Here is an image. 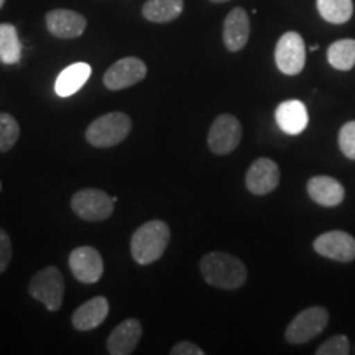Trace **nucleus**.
<instances>
[{
    "label": "nucleus",
    "mask_w": 355,
    "mask_h": 355,
    "mask_svg": "<svg viewBox=\"0 0 355 355\" xmlns=\"http://www.w3.org/2000/svg\"><path fill=\"white\" fill-rule=\"evenodd\" d=\"M242 140V125L234 115L222 114L216 117L207 133V146L216 155L232 153Z\"/></svg>",
    "instance_id": "nucleus-7"
},
{
    "label": "nucleus",
    "mask_w": 355,
    "mask_h": 355,
    "mask_svg": "<svg viewBox=\"0 0 355 355\" xmlns=\"http://www.w3.org/2000/svg\"><path fill=\"white\" fill-rule=\"evenodd\" d=\"M329 324V313L322 306H313L296 316L286 327L285 339L288 344L300 345L318 337Z\"/></svg>",
    "instance_id": "nucleus-6"
},
{
    "label": "nucleus",
    "mask_w": 355,
    "mask_h": 355,
    "mask_svg": "<svg viewBox=\"0 0 355 355\" xmlns=\"http://www.w3.org/2000/svg\"><path fill=\"white\" fill-rule=\"evenodd\" d=\"M248 37H250L248 13L242 7H235L234 10L229 12V15L224 20L222 40H224L225 48L232 53L241 51L247 44Z\"/></svg>",
    "instance_id": "nucleus-15"
},
{
    "label": "nucleus",
    "mask_w": 355,
    "mask_h": 355,
    "mask_svg": "<svg viewBox=\"0 0 355 355\" xmlns=\"http://www.w3.org/2000/svg\"><path fill=\"white\" fill-rule=\"evenodd\" d=\"M12 239L7 234V230L0 227V275H2L8 268L12 261Z\"/></svg>",
    "instance_id": "nucleus-27"
},
{
    "label": "nucleus",
    "mask_w": 355,
    "mask_h": 355,
    "mask_svg": "<svg viewBox=\"0 0 355 355\" xmlns=\"http://www.w3.org/2000/svg\"><path fill=\"white\" fill-rule=\"evenodd\" d=\"M0 191H2V181H0Z\"/></svg>",
    "instance_id": "nucleus-31"
},
{
    "label": "nucleus",
    "mask_w": 355,
    "mask_h": 355,
    "mask_svg": "<svg viewBox=\"0 0 355 355\" xmlns=\"http://www.w3.org/2000/svg\"><path fill=\"white\" fill-rule=\"evenodd\" d=\"M339 148L349 159H355V121L347 122L339 130Z\"/></svg>",
    "instance_id": "nucleus-26"
},
{
    "label": "nucleus",
    "mask_w": 355,
    "mask_h": 355,
    "mask_svg": "<svg viewBox=\"0 0 355 355\" xmlns=\"http://www.w3.org/2000/svg\"><path fill=\"white\" fill-rule=\"evenodd\" d=\"M3 3H6V0H0V8L3 7Z\"/></svg>",
    "instance_id": "nucleus-30"
},
{
    "label": "nucleus",
    "mask_w": 355,
    "mask_h": 355,
    "mask_svg": "<svg viewBox=\"0 0 355 355\" xmlns=\"http://www.w3.org/2000/svg\"><path fill=\"white\" fill-rule=\"evenodd\" d=\"M211 2H214V3H224V2H229V0H211Z\"/></svg>",
    "instance_id": "nucleus-29"
},
{
    "label": "nucleus",
    "mask_w": 355,
    "mask_h": 355,
    "mask_svg": "<svg viewBox=\"0 0 355 355\" xmlns=\"http://www.w3.org/2000/svg\"><path fill=\"white\" fill-rule=\"evenodd\" d=\"M278 127L288 135H298L308 127V109L301 101H285L275 110Z\"/></svg>",
    "instance_id": "nucleus-17"
},
{
    "label": "nucleus",
    "mask_w": 355,
    "mask_h": 355,
    "mask_svg": "<svg viewBox=\"0 0 355 355\" xmlns=\"http://www.w3.org/2000/svg\"><path fill=\"white\" fill-rule=\"evenodd\" d=\"M313 247L319 255L326 259L343 261V263L355 260V239L344 230H332L319 235Z\"/></svg>",
    "instance_id": "nucleus-11"
},
{
    "label": "nucleus",
    "mask_w": 355,
    "mask_h": 355,
    "mask_svg": "<svg viewBox=\"0 0 355 355\" xmlns=\"http://www.w3.org/2000/svg\"><path fill=\"white\" fill-rule=\"evenodd\" d=\"M117 199L109 196L104 189H79L71 198V209L79 219L87 222L107 220L114 214Z\"/></svg>",
    "instance_id": "nucleus-5"
},
{
    "label": "nucleus",
    "mask_w": 355,
    "mask_h": 355,
    "mask_svg": "<svg viewBox=\"0 0 355 355\" xmlns=\"http://www.w3.org/2000/svg\"><path fill=\"white\" fill-rule=\"evenodd\" d=\"M171 355H204V350L199 345L189 343V340H183V343H178L173 345L170 350Z\"/></svg>",
    "instance_id": "nucleus-28"
},
{
    "label": "nucleus",
    "mask_w": 355,
    "mask_h": 355,
    "mask_svg": "<svg viewBox=\"0 0 355 355\" xmlns=\"http://www.w3.org/2000/svg\"><path fill=\"white\" fill-rule=\"evenodd\" d=\"M68 263L74 278L86 285L97 283L104 275V260H102L99 250L94 247L83 245L74 248L71 252Z\"/></svg>",
    "instance_id": "nucleus-10"
},
{
    "label": "nucleus",
    "mask_w": 355,
    "mask_h": 355,
    "mask_svg": "<svg viewBox=\"0 0 355 355\" xmlns=\"http://www.w3.org/2000/svg\"><path fill=\"white\" fill-rule=\"evenodd\" d=\"M146 64L140 58L127 56L119 60L104 73V86L109 91H122L130 86H135L146 78Z\"/></svg>",
    "instance_id": "nucleus-9"
},
{
    "label": "nucleus",
    "mask_w": 355,
    "mask_h": 355,
    "mask_svg": "<svg viewBox=\"0 0 355 355\" xmlns=\"http://www.w3.org/2000/svg\"><path fill=\"white\" fill-rule=\"evenodd\" d=\"M92 74V68L87 63L69 64L58 74L55 83V92L60 97H71L81 91L84 84L89 81Z\"/></svg>",
    "instance_id": "nucleus-19"
},
{
    "label": "nucleus",
    "mask_w": 355,
    "mask_h": 355,
    "mask_svg": "<svg viewBox=\"0 0 355 355\" xmlns=\"http://www.w3.org/2000/svg\"><path fill=\"white\" fill-rule=\"evenodd\" d=\"M308 194L316 204L324 207L339 206L345 198L344 186L331 176H314L308 181Z\"/></svg>",
    "instance_id": "nucleus-18"
},
{
    "label": "nucleus",
    "mask_w": 355,
    "mask_h": 355,
    "mask_svg": "<svg viewBox=\"0 0 355 355\" xmlns=\"http://www.w3.org/2000/svg\"><path fill=\"white\" fill-rule=\"evenodd\" d=\"M202 278L207 285L219 290H239L247 282V268L237 257L225 252H211L199 261Z\"/></svg>",
    "instance_id": "nucleus-1"
},
{
    "label": "nucleus",
    "mask_w": 355,
    "mask_h": 355,
    "mask_svg": "<svg viewBox=\"0 0 355 355\" xmlns=\"http://www.w3.org/2000/svg\"><path fill=\"white\" fill-rule=\"evenodd\" d=\"M20 139V125L8 112H0V153H7Z\"/></svg>",
    "instance_id": "nucleus-24"
},
{
    "label": "nucleus",
    "mask_w": 355,
    "mask_h": 355,
    "mask_svg": "<svg viewBox=\"0 0 355 355\" xmlns=\"http://www.w3.org/2000/svg\"><path fill=\"white\" fill-rule=\"evenodd\" d=\"M316 6L322 19L334 25L349 21L354 13L352 0H316Z\"/></svg>",
    "instance_id": "nucleus-22"
},
{
    "label": "nucleus",
    "mask_w": 355,
    "mask_h": 355,
    "mask_svg": "<svg viewBox=\"0 0 355 355\" xmlns=\"http://www.w3.org/2000/svg\"><path fill=\"white\" fill-rule=\"evenodd\" d=\"M327 61L334 69H352L355 66V40L345 38L332 43L327 50Z\"/></svg>",
    "instance_id": "nucleus-23"
},
{
    "label": "nucleus",
    "mask_w": 355,
    "mask_h": 355,
    "mask_svg": "<svg viewBox=\"0 0 355 355\" xmlns=\"http://www.w3.org/2000/svg\"><path fill=\"white\" fill-rule=\"evenodd\" d=\"M132 132V119L125 112H109L97 117L86 128V141L94 148H110L122 144Z\"/></svg>",
    "instance_id": "nucleus-3"
},
{
    "label": "nucleus",
    "mask_w": 355,
    "mask_h": 355,
    "mask_svg": "<svg viewBox=\"0 0 355 355\" xmlns=\"http://www.w3.org/2000/svg\"><path fill=\"white\" fill-rule=\"evenodd\" d=\"M109 316V301L104 296H94L79 306L71 316V324L76 331L87 332L99 327Z\"/></svg>",
    "instance_id": "nucleus-16"
},
{
    "label": "nucleus",
    "mask_w": 355,
    "mask_h": 355,
    "mask_svg": "<svg viewBox=\"0 0 355 355\" xmlns=\"http://www.w3.org/2000/svg\"><path fill=\"white\" fill-rule=\"evenodd\" d=\"M141 336H144V327L139 319H125L110 332L107 352L110 355H130L135 352Z\"/></svg>",
    "instance_id": "nucleus-14"
},
{
    "label": "nucleus",
    "mask_w": 355,
    "mask_h": 355,
    "mask_svg": "<svg viewBox=\"0 0 355 355\" xmlns=\"http://www.w3.org/2000/svg\"><path fill=\"white\" fill-rule=\"evenodd\" d=\"M183 0H146L141 13L148 21L153 24H168L176 20L183 13Z\"/></svg>",
    "instance_id": "nucleus-20"
},
{
    "label": "nucleus",
    "mask_w": 355,
    "mask_h": 355,
    "mask_svg": "<svg viewBox=\"0 0 355 355\" xmlns=\"http://www.w3.org/2000/svg\"><path fill=\"white\" fill-rule=\"evenodd\" d=\"M44 21H46L48 32L61 40L79 38L87 26L86 17L68 8H55L48 12Z\"/></svg>",
    "instance_id": "nucleus-12"
},
{
    "label": "nucleus",
    "mask_w": 355,
    "mask_h": 355,
    "mask_svg": "<svg viewBox=\"0 0 355 355\" xmlns=\"http://www.w3.org/2000/svg\"><path fill=\"white\" fill-rule=\"evenodd\" d=\"M21 58L19 32L12 24H0V61L3 64H17Z\"/></svg>",
    "instance_id": "nucleus-21"
},
{
    "label": "nucleus",
    "mask_w": 355,
    "mask_h": 355,
    "mask_svg": "<svg viewBox=\"0 0 355 355\" xmlns=\"http://www.w3.org/2000/svg\"><path fill=\"white\" fill-rule=\"evenodd\" d=\"M275 63L283 74L296 76L306 66V46L300 33L286 32L275 48Z\"/></svg>",
    "instance_id": "nucleus-8"
},
{
    "label": "nucleus",
    "mask_w": 355,
    "mask_h": 355,
    "mask_svg": "<svg viewBox=\"0 0 355 355\" xmlns=\"http://www.w3.org/2000/svg\"><path fill=\"white\" fill-rule=\"evenodd\" d=\"M318 355H347L350 354V343L349 339L343 334L331 337L326 343L319 345L316 350Z\"/></svg>",
    "instance_id": "nucleus-25"
},
{
    "label": "nucleus",
    "mask_w": 355,
    "mask_h": 355,
    "mask_svg": "<svg viewBox=\"0 0 355 355\" xmlns=\"http://www.w3.org/2000/svg\"><path fill=\"white\" fill-rule=\"evenodd\" d=\"M64 278L56 266L40 270L28 283V295L46 306L50 313L61 309L64 300Z\"/></svg>",
    "instance_id": "nucleus-4"
},
{
    "label": "nucleus",
    "mask_w": 355,
    "mask_h": 355,
    "mask_svg": "<svg viewBox=\"0 0 355 355\" xmlns=\"http://www.w3.org/2000/svg\"><path fill=\"white\" fill-rule=\"evenodd\" d=\"M279 184V168L273 159L259 158L252 163L245 176V186L252 194L265 196Z\"/></svg>",
    "instance_id": "nucleus-13"
},
{
    "label": "nucleus",
    "mask_w": 355,
    "mask_h": 355,
    "mask_svg": "<svg viewBox=\"0 0 355 355\" xmlns=\"http://www.w3.org/2000/svg\"><path fill=\"white\" fill-rule=\"evenodd\" d=\"M171 230L165 220H148L135 230L130 239V252L139 265H150L165 254Z\"/></svg>",
    "instance_id": "nucleus-2"
}]
</instances>
